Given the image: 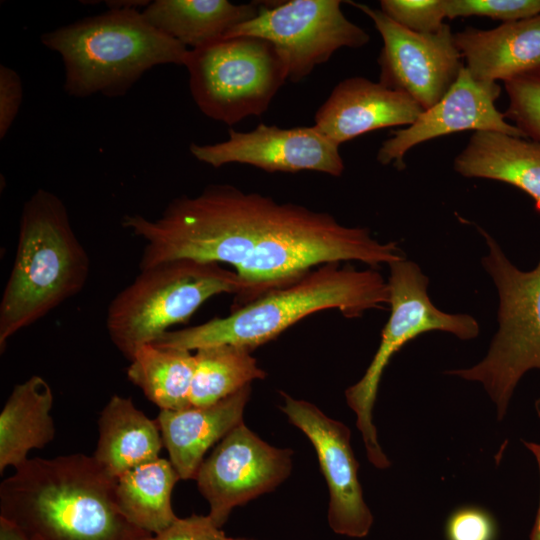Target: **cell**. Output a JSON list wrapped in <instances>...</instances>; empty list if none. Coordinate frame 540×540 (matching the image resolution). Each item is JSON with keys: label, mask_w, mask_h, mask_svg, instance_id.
<instances>
[{"label": "cell", "mask_w": 540, "mask_h": 540, "mask_svg": "<svg viewBox=\"0 0 540 540\" xmlns=\"http://www.w3.org/2000/svg\"><path fill=\"white\" fill-rule=\"evenodd\" d=\"M151 1H142V0H129V1H106V5L109 9H137L140 6L144 8Z\"/></svg>", "instance_id": "obj_34"}, {"label": "cell", "mask_w": 540, "mask_h": 540, "mask_svg": "<svg viewBox=\"0 0 540 540\" xmlns=\"http://www.w3.org/2000/svg\"><path fill=\"white\" fill-rule=\"evenodd\" d=\"M381 11L416 33H435L445 24L444 0H382Z\"/></svg>", "instance_id": "obj_28"}, {"label": "cell", "mask_w": 540, "mask_h": 540, "mask_svg": "<svg viewBox=\"0 0 540 540\" xmlns=\"http://www.w3.org/2000/svg\"><path fill=\"white\" fill-rule=\"evenodd\" d=\"M189 150L215 168L240 163L270 173L312 170L340 176L344 171L339 145L314 126L282 129L261 123L248 132L230 129L229 138L219 143H192Z\"/></svg>", "instance_id": "obj_14"}, {"label": "cell", "mask_w": 540, "mask_h": 540, "mask_svg": "<svg viewBox=\"0 0 540 540\" xmlns=\"http://www.w3.org/2000/svg\"><path fill=\"white\" fill-rule=\"evenodd\" d=\"M88 254L56 194L38 189L24 204L16 255L0 302V350L85 286Z\"/></svg>", "instance_id": "obj_4"}, {"label": "cell", "mask_w": 540, "mask_h": 540, "mask_svg": "<svg viewBox=\"0 0 540 540\" xmlns=\"http://www.w3.org/2000/svg\"><path fill=\"white\" fill-rule=\"evenodd\" d=\"M116 482L93 455L28 459L0 485V518L31 540H152L121 511Z\"/></svg>", "instance_id": "obj_2"}, {"label": "cell", "mask_w": 540, "mask_h": 540, "mask_svg": "<svg viewBox=\"0 0 540 540\" xmlns=\"http://www.w3.org/2000/svg\"><path fill=\"white\" fill-rule=\"evenodd\" d=\"M179 479L167 459L157 458L142 464L117 478L118 505L133 524L153 535L158 534L178 518L171 496Z\"/></svg>", "instance_id": "obj_23"}, {"label": "cell", "mask_w": 540, "mask_h": 540, "mask_svg": "<svg viewBox=\"0 0 540 540\" xmlns=\"http://www.w3.org/2000/svg\"><path fill=\"white\" fill-rule=\"evenodd\" d=\"M422 111L408 94L356 76L335 86L317 110L313 126L340 145L376 129L409 126Z\"/></svg>", "instance_id": "obj_16"}, {"label": "cell", "mask_w": 540, "mask_h": 540, "mask_svg": "<svg viewBox=\"0 0 540 540\" xmlns=\"http://www.w3.org/2000/svg\"><path fill=\"white\" fill-rule=\"evenodd\" d=\"M501 87L496 82L474 79L465 66L447 93L431 108L423 110L414 123L393 132L377 153L382 165L405 168L404 156L414 146L443 135L473 130L494 131L526 138L495 106Z\"/></svg>", "instance_id": "obj_15"}, {"label": "cell", "mask_w": 540, "mask_h": 540, "mask_svg": "<svg viewBox=\"0 0 540 540\" xmlns=\"http://www.w3.org/2000/svg\"><path fill=\"white\" fill-rule=\"evenodd\" d=\"M446 18L487 16L504 23L540 14V0H444Z\"/></svg>", "instance_id": "obj_27"}, {"label": "cell", "mask_w": 540, "mask_h": 540, "mask_svg": "<svg viewBox=\"0 0 540 540\" xmlns=\"http://www.w3.org/2000/svg\"><path fill=\"white\" fill-rule=\"evenodd\" d=\"M535 409H536V412H537V416L540 419V398L537 399L536 402H535Z\"/></svg>", "instance_id": "obj_36"}, {"label": "cell", "mask_w": 540, "mask_h": 540, "mask_svg": "<svg viewBox=\"0 0 540 540\" xmlns=\"http://www.w3.org/2000/svg\"><path fill=\"white\" fill-rule=\"evenodd\" d=\"M292 450L274 447L244 423L234 428L203 460L195 480L219 528L232 510L271 492L290 475Z\"/></svg>", "instance_id": "obj_12"}, {"label": "cell", "mask_w": 540, "mask_h": 540, "mask_svg": "<svg viewBox=\"0 0 540 540\" xmlns=\"http://www.w3.org/2000/svg\"><path fill=\"white\" fill-rule=\"evenodd\" d=\"M260 4L227 0H155L141 12L156 29L186 48L221 40L235 26L254 18Z\"/></svg>", "instance_id": "obj_22"}, {"label": "cell", "mask_w": 540, "mask_h": 540, "mask_svg": "<svg viewBox=\"0 0 540 540\" xmlns=\"http://www.w3.org/2000/svg\"><path fill=\"white\" fill-rule=\"evenodd\" d=\"M250 394L248 385L211 405L160 411L156 422L180 479H195L209 448L243 423Z\"/></svg>", "instance_id": "obj_17"}, {"label": "cell", "mask_w": 540, "mask_h": 540, "mask_svg": "<svg viewBox=\"0 0 540 540\" xmlns=\"http://www.w3.org/2000/svg\"><path fill=\"white\" fill-rule=\"evenodd\" d=\"M389 266L390 317L381 332L378 349L359 381L345 391L346 402L356 415L369 462L378 469L390 467L391 461L378 442L373 423V408L386 366L406 343L429 331H443L461 340L479 335L480 326L468 314H450L438 309L429 298L428 277L406 258Z\"/></svg>", "instance_id": "obj_8"}, {"label": "cell", "mask_w": 540, "mask_h": 540, "mask_svg": "<svg viewBox=\"0 0 540 540\" xmlns=\"http://www.w3.org/2000/svg\"><path fill=\"white\" fill-rule=\"evenodd\" d=\"M389 299L388 282L377 270L327 263L225 317L169 330L152 344L188 351L228 344L252 351L312 313L337 309L346 318H357L384 309Z\"/></svg>", "instance_id": "obj_3"}, {"label": "cell", "mask_w": 540, "mask_h": 540, "mask_svg": "<svg viewBox=\"0 0 540 540\" xmlns=\"http://www.w3.org/2000/svg\"><path fill=\"white\" fill-rule=\"evenodd\" d=\"M220 540H252V539H247V538H242V537H238V538H235V537H228V536H224L222 539Z\"/></svg>", "instance_id": "obj_35"}, {"label": "cell", "mask_w": 540, "mask_h": 540, "mask_svg": "<svg viewBox=\"0 0 540 540\" xmlns=\"http://www.w3.org/2000/svg\"><path fill=\"white\" fill-rule=\"evenodd\" d=\"M0 540H31L21 530L0 518Z\"/></svg>", "instance_id": "obj_33"}, {"label": "cell", "mask_w": 540, "mask_h": 540, "mask_svg": "<svg viewBox=\"0 0 540 540\" xmlns=\"http://www.w3.org/2000/svg\"><path fill=\"white\" fill-rule=\"evenodd\" d=\"M479 231L488 249L482 264L498 291L499 328L479 363L446 373L481 383L502 420L523 375L540 370V260L533 270L522 271L490 234Z\"/></svg>", "instance_id": "obj_7"}, {"label": "cell", "mask_w": 540, "mask_h": 540, "mask_svg": "<svg viewBox=\"0 0 540 540\" xmlns=\"http://www.w3.org/2000/svg\"><path fill=\"white\" fill-rule=\"evenodd\" d=\"M224 536L222 528L217 527L209 515L193 514L177 518L162 532L153 535L152 540H220Z\"/></svg>", "instance_id": "obj_30"}, {"label": "cell", "mask_w": 540, "mask_h": 540, "mask_svg": "<svg viewBox=\"0 0 540 540\" xmlns=\"http://www.w3.org/2000/svg\"><path fill=\"white\" fill-rule=\"evenodd\" d=\"M339 0H291L260 4L258 14L232 28L223 39L239 36L269 41L283 60L288 79L299 82L342 47L359 48L369 34L349 21Z\"/></svg>", "instance_id": "obj_10"}, {"label": "cell", "mask_w": 540, "mask_h": 540, "mask_svg": "<svg viewBox=\"0 0 540 540\" xmlns=\"http://www.w3.org/2000/svg\"><path fill=\"white\" fill-rule=\"evenodd\" d=\"M497 527L485 510L462 507L454 511L446 523L447 540H495Z\"/></svg>", "instance_id": "obj_29"}, {"label": "cell", "mask_w": 540, "mask_h": 540, "mask_svg": "<svg viewBox=\"0 0 540 540\" xmlns=\"http://www.w3.org/2000/svg\"><path fill=\"white\" fill-rule=\"evenodd\" d=\"M196 365L190 390L191 406L221 401L266 377L251 351L234 345H216L196 350Z\"/></svg>", "instance_id": "obj_25"}, {"label": "cell", "mask_w": 540, "mask_h": 540, "mask_svg": "<svg viewBox=\"0 0 540 540\" xmlns=\"http://www.w3.org/2000/svg\"><path fill=\"white\" fill-rule=\"evenodd\" d=\"M281 395V411L307 436L316 451L330 494L327 518L331 530L351 538L366 537L374 517L363 498L350 429L310 402L284 392Z\"/></svg>", "instance_id": "obj_13"}, {"label": "cell", "mask_w": 540, "mask_h": 540, "mask_svg": "<svg viewBox=\"0 0 540 540\" xmlns=\"http://www.w3.org/2000/svg\"><path fill=\"white\" fill-rule=\"evenodd\" d=\"M454 41L476 80L506 82L540 71V14L488 30L467 27Z\"/></svg>", "instance_id": "obj_18"}, {"label": "cell", "mask_w": 540, "mask_h": 540, "mask_svg": "<svg viewBox=\"0 0 540 540\" xmlns=\"http://www.w3.org/2000/svg\"><path fill=\"white\" fill-rule=\"evenodd\" d=\"M121 223L144 241L140 270L176 259L231 265L243 285L232 310L316 266L360 261L374 268L405 258L396 242L382 243L368 228L229 184L176 197L155 219L129 214Z\"/></svg>", "instance_id": "obj_1"}, {"label": "cell", "mask_w": 540, "mask_h": 540, "mask_svg": "<svg viewBox=\"0 0 540 540\" xmlns=\"http://www.w3.org/2000/svg\"><path fill=\"white\" fill-rule=\"evenodd\" d=\"M57 52L64 90L83 98L125 95L157 65H184L189 49L153 27L138 9H109L41 36Z\"/></svg>", "instance_id": "obj_5"}, {"label": "cell", "mask_w": 540, "mask_h": 540, "mask_svg": "<svg viewBox=\"0 0 540 540\" xmlns=\"http://www.w3.org/2000/svg\"><path fill=\"white\" fill-rule=\"evenodd\" d=\"M184 66L200 111L228 125L263 114L288 79L273 44L250 36L189 49Z\"/></svg>", "instance_id": "obj_9"}, {"label": "cell", "mask_w": 540, "mask_h": 540, "mask_svg": "<svg viewBox=\"0 0 540 540\" xmlns=\"http://www.w3.org/2000/svg\"><path fill=\"white\" fill-rule=\"evenodd\" d=\"M98 431L93 456L116 478L159 458L163 446L159 426L131 398L113 395L100 413Z\"/></svg>", "instance_id": "obj_20"}, {"label": "cell", "mask_w": 540, "mask_h": 540, "mask_svg": "<svg viewBox=\"0 0 540 540\" xmlns=\"http://www.w3.org/2000/svg\"><path fill=\"white\" fill-rule=\"evenodd\" d=\"M348 3L366 14L382 37L379 82L408 94L423 110L435 105L464 67L450 26L444 24L435 33H416L397 24L379 9Z\"/></svg>", "instance_id": "obj_11"}, {"label": "cell", "mask_w": 540, "mask_h": 540, "mask_svg": "<svg viewBox=\"0 0 540 540\" xmlns=\"http://www.w3.org/2000/svg\"><path fill=\"white\" fill-rule=\"evenodd\" d=\"M127 369L131 383L161 410H180L190 405L195 354L152 343L140 347Z\"/></svg>", "instance_id": "obj_24"}, {"label": "cell", "mask_w": 540, "mask_h": 540, "mask_svg": "<svg viewBox=\"0 0 540 540\" xmlns=\"http://www.w3.org/2000/svg\"><path fill=\"white\" fill-rule=\"evenodd\" d=\"M238 275L218 263L176 259L140 270L111 300L106 329L115 347L131 360L145 344L154 343L169 327L186 322L208 299L238 296Z\"/></svg>", "instance_id": "obj_6"}, {"label": "cell", "mask_w": 540, "mask_h": 540, "mask_svg": "<svg viewBox=\"0 0 540 540\" xmlns=\"http://www.w3.org/2000/svg\"><path fill=\"white\" fill-rule=\"evenodd\" d=\"M53 401L51 387L38 375L14 386L0 413V473L18 468L31 450L54 439Z\"/></svg>", "instance_id": "obj_21"}, {"label": "cell", "mask_w": 540, "mask_h": 540, "mask_svg": "<svg viewBox=\"0 0 540 540\" xmlns=\"http://www.w3.org/2000/svg\"><path fill=\"white\" fill-rule=\"evenodd\" d=\"M524 446L533 454L539 470L540 476V443L529 442L522 440ZM529 540H540V494H539V505L536 513L535 521L530 533Z\"/></svg>", "instance_id": "obj_32"}, {"label": "cell", "mask_w": 540, "mask_h": 540, "mask_svg": "<svg viewBox=\"0 0 540 540\" xmlns=\"http://www.w3.org/2000/svg\"><path fill=\"white\" fill-rule=\"evenodd\" d=\"M22 82L18 73L4 65L0 66V138L3 139L12 126L21 102Z\"/></svg>", "instance_id": "obj_31"}, {"label": "cell", "mask_w": 540, "mask_h": 540, "mask_svg": "<svg viewBox=\"0 0 540 540\" xmlns=\"http://www.w3.org/2000/svg\"><path fill=\"white\" fill-rule=\"evenodd\" d=\"M454 170L468 178L513 185L527 193L540 213V143L494 131H475L455 157Z\"/></svg>", "instance_id": "obj_19"}, {"label": "cell", "mask_w": 540, "mask_h": 540, "mask_svg": "<svg viewBox=\"0 0 540 540\" xmlns=\"http://www.w3.org/2000/svg\"><path fill=\"white\" fill-rule=\"evenodd\" d=\"M504 87L509 98L505 117L526 138L540 143V71L508 80Z\"/></svg>", "instance_id": "obj_26"}]
</instances>
